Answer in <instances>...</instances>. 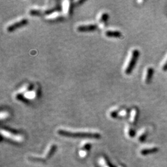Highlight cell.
<instances>
[{"label":"cell","instance_id":"6da1fadb","mask_svg":"<svg viewBox=\"0 0 167 167\" xmlns=\"http://www.w3.org/2000/svg\"><path fill=\"white\" fill-rule=\"evenodd\" d=\"M58 134L60 136L68 137H80V138H90L98 139L101 137L99 133H89V132H71L66 130L60 129L58 131Z\"/></svg>","mask_w":167,"mask_h":167},{"label":"cell","instance_id":"7a4b0ae2","mask_svg":"<svg viewBox=\"0 0 167 167\" xmlns=\"http://www.w3.org/2000/svg\"><path fill=\"white\" fill-rule=\"evenodd\" d=\"M139 51L137 49H134L132 51L131 54V57H130V59L129 61L127 63V66L125 68V73L127 75L131 74L133 70V69L135 67V65L137 63V58L139 57Z\"/></svg>","mask_w":167,"mask_h":167},{"label":"cell","instance_id":"3957f363","mask_svg":"<svg viewBox=\"0 0 167 167\" xmlns=\"http://www.w3.org/2000/svg\"><path fill=\"white\" fill-rule=\"evenodd\" d=\"M27 24H28L27 19H21V21H19L11 25H9L7 27V31L8 32H12L16 31L17 29H18V28H20L26 25Z\"/></svg>","mask_w":167,"mask_h":167},{"label":"cell","instance_id":"277c9868","mask_svg":"<svg viewBox=\"0 0 167 167\" xmlns=\"http://www.w3.org/2000/svg\"><path fill=\"white\" fill-rule=\"evenodd\" d=\"M97 24H89L86 25H79L77 27V30L80 32H86L94 31L97 29Z\"/></svg>","mask_w":167,"mask_h":167},{"label":"cell","instance_id":"5b68a950","mask_svg":"<svg viewBox=\"0 0 167 167\" xmlns=\"http://www.w3.org/2000/svg\"><path fill=\"white\" fill-rule=\"evenodd\" d=\"M154 73V69L152 68L149 67L147 69L145 73L144 79L145 83L148 84L151 82Z\"/></svg>","mask_w":167,"mask_h":167},{"label":"cell","instance_id":"8992f818","mask_svg":"<svg viewBox=\"0 0 167 167\" xmlns=\"http://www.w3.org/2000/svg\"><path fill=\"white\" fill-rule=\"evenodd\" d=\"M105 35L107 37H114V38H119L122 37V34L119 31H108L105 32Z\"/></svg>","mask_w":167,"mask_h":167},{"label":"cell","instance_id":"52a82bcc","mask_svg":"<svg viewBox=\"0 0 167 167\" xmlns=\"http://www.w3.org/2000/svg\"><path fill=\"white\" fill-rule=\"evenodd\" d=\"M139 115V111L137 109H133L131 111V121L133 123H136V121L137 120Z\"/></svg>","mask_w":167,"mask_h":167},{"label":"cell","instance_id":"ba28073f","mask_svg":"<svg viewBox=\"0 0 167 167\" xmlns=\"http://www.w3.org/2000/svg\"><path fill=\"white\" fill-rule=\"evenodd\" d=\"M57 145H54H54H52L51 146L50 148V150H49L48 154H46V159H49V158L55 152L56 150H57Z\"/></svg>","mask_w":167,"mask_h":167},{"label":"cell","instance_id":"9c48e42d","mask_svg":"<svg viewBox=\"0 0 167 167\" xmlns=\"http://www.w3.org/2000/svg\"><path fill=\"white\" fill-rule=\"evenodd\" d=\"M108 17H109V15L108 13H103L101 14V16L100 18V22L105 23L108 20Z\"/></svg>","mask_w":167,"mask_h":167},{"label":"cell","instance_id":"30bf717a","mask_svg":"<svg viewBox=\"0 0 167 167\" xmlns=\"http://www.w3.org/2000/svg\"><path fill=\"white\" fill-rule=\"evenodd\" d=\"M16 99L20 100V101H22L23 102H27V101H28L27 99L25 97V96H24L21 94H17L16 96Z\"/></svg>","mask_w":167,"mask_h":167},{"label":"cell","instance_id":"8fae6325","mask_svg":"<svg viewBox=\"0 0 167 167\" xmlns=\"http://www.w3.org/2000/svg\"><path fill=\"white\" fill-rule=\"evenodd\" d=\"M29 14L31 16H40L41 14V11L38 9H31L29 11Z\"/></svg>","mask_w":167,"mask_h":167},{"label":"cell","instance_id":"7c38bea8","mask_svg":"<svg viewBox=\"0 0 167 167\" xmlns=\"http://www.w3.org/2000/svg\"><path fill=\"white\" fill-rule=\"evenodd\" d=\"M162 69L163 71H167V57L165 58V60L164 61V62L162 63Z\"/></svg>","mask_w":167,"mask_h":167},{"label":"cell","instance_id":"4fadbf2b","mask_svg":"<svg viewBox=\"0 0 167 167\" xmlns=\"http://www.w3.org/2000/svg\"><path fill=\"white\" fill-rule=\"evenodd\" d=\"M118 112L116 110H113L110 112V116L111 118H116L118 116Z\"/></svg>","mask_w":167,"mask_h":167},{"label":"cell","instance_id":"5bb4252c","mask_svg":"<svg viewBox=\"0 0 167 167\" xmlns=\"http://www.w3.org/2000/svg\"><path fill=\"white\" fill-rule=\"evenodd\" d=\"M129 135L130 137H133L135 135V131L134 130H133L132 129L130 128L129 130Z\"/></svg>","mask_w":167,"mask_h":167},{"label":"cell","instance_id":"9a60e30c","mask_svg":"<svg viewBox=\"0 0 167 167\" xmlns=\"http://www.w3.org/2000/svg\"><path fill=\"white\" fill-rule=\"evenodd\" d=\"M33 88H34V86H33L32 84H30V85L29 86V87H28L27 88V92H31V91H32V90L33 89Z\"/></svg>","mask_w":167,"mask_h":167}]
</instances>
